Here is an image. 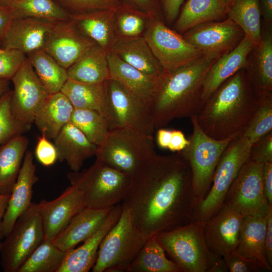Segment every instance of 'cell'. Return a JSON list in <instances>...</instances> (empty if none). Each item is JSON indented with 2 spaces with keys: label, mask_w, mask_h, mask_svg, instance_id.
<instances>
[{
  "label": "cell",
  "mask_w": 272,
  "mask_h": 272,
  "mask_svg": "<svg viewBox=\"0 0 272 272\" xmlns=\"http://www.w3.org/2000/svg\"><path fill=\"white\" fill-rule=\"evenodd\" d=\"M66 251L55 246L52 241L43 239L18 272H56Z\"/></svg>",
  "instance_id": "cell-40"
},
{
  "label": "cell",
  "mask_w": 272,
  "mask_h": 272,
  "mask_svg": "<svg viewBox=\"0 0 272 272\" xmlns=\"http://www.w3.org/2000/svg\"><path fill=\"white\" fill-rule=\"evenodd\" d=\"M14 86L11 109L14 116L31 126L36 111L49 94L26 57L11 80Z\"/></svg>",
  "instance_id": "cell-15"
},
{
  "label": "cell",
  "mask_w": 272,
  "mask_h": 272,
  "mask_svg": "<svg viewBox=\"0 0 272 272\" xmlns=\"http://www.w3.org/2000/svg\"><path fill=\"white\" fill-rule=\"evenodd\" d=\"M26 56L49 94L60 92L69 79L67 69L43 49L32 51Z\"/></svg>",
  "instance_id": "cell-34"
},
{
  "label": "cell",
  "mask_w": 272,
  "mask_h": 272,
  "mask_svg": "<svg viewBox=\"0 0 272 272\" xmlns=\"http://www.w3.org/2000/svg\"><path fill=\"white\" fill-rule=\"evenodd\" d=\"M182 36L203 53L220 57L235 48L244 37L241 28L229 18L195 26Z\"/></svg>",
  "instance_id": "cell-14"
},
{
  "label": "cell",
  "mask_w": 272,
  "mask_h": 272,
  "mask_svg": "<svg viewBox=\"0 0 272 272\" xmlns=\"http://www.w3.org/2000/svg\"><path fill=\"white\" fill-rule=\"evenodd\" d=\"M1 243V265L4 272H18L44 239L38 205L32 203Z\"/></svg>",
  "instance_id": "cell-11"
},
{
  "label": "cell",
  "mask_w": 272,
  "mask_h": 272,
  "mask_svg": "<svg viewBox=\"0 0 272 272\" xmlns=\"http://www.w3.org/2000/svg\"><path fill=\"white\" fill-rule=\"evenodd\" d=\"M219 57L204 53L178 68L162 71L148 104L155 129L167 125L175 118L197 115L204 104L205 78Z\"/></svg>",
  "instance_id": "cell-2"
},
{
  "label": "cell",
  "mask_w": 272,
  "mask_h": 272,
  "mask_svg": "<svg viewBox=\"0 0 272 272\" xmlns=\"http://www.w3.org/2000/svg\"><path fill=\"white\" fill-rule=\"evenodd\" d=\"M122 206L119 219L100 245L93 272H126L149 238L135 226L129 209Z\"/></svg>",
  "instance_id": "cell-6"
},
{
  "label": "cell",
  "mask_w": 272,
  "mask_h": 272,
  "mask_svg": "<svg viewBox=\"0 0 272 272\" xmlns=\"http://www.w3.org/2000/svg\"><path fill=\"white\" fill-rule=\"evenodd\" d=\"M172 134V130L160 128L157 132L156 141L158 146L164 149H167Z\"/></svg>",
  "instance_id": "cell-55"
},
{
  "label": "cell",
  "mask_w": 272,
  "mask_h": 272,
  "mask_svg": "<svg viewBox=\"0 0 272 272\" xmlns=\"http://www.w3.org/2000/svg\"><path fill=\"white\" fill-rule=\"evenodd\" d=\"M266 231L265 238V255L266 260L272 266V205L266 215Z\"/></svg>",
  "instance_id": "cell-52"
},
{
  "label": "cell",
  "mask_w": 272,
  "mask_h": 272,
  "mask_svg": "<svg viewBox=\"0 0 272 272\" xmlns=\"http://www.w3.org/2000/svg\"><path fill=\"white\" fill-rule=\"evenodd\" d=\"M12 90H10L0 99V145L12 138L27 132L31 126L17 119L12 113L11 100Z\"/></svg>",
  "instance_id": "cell-43"
},
{
  "label": "cell",
  "mask_w": 272,
  "mask_h": 272,
  "mask_svg": "<svg viewBox=\"0 0 272 272\" xmlns=\"http://www.w3.org/2000/svg\"><path fill=\"white\" fill-rule=\"evenodd\" d=\"M126 272H183L165 252L154 236L146 241Z\"/></svg>",
  "instance_id": "cell-35"
},
{
  "label": "cell",
  "mask_w": 272,
  "mask_h": 272,
  "mask_svg": "<svg viewBox=\"0 0 272 272\" xmlns=\"http://www.w3.org/2000/svg\"><path fill=\"white\" fill-rule=\"evenodd\" d=\"M104 87L101 113L109 130L131 128L153 135L155 128L147 105L114 80H107Z\"/></svg>",
  "instance_id": "cell-10"
},
{
  "label": "cell",
  "mask_w": 272,
  "mask_h": 272,
  "mask_svg": "<svg viewBox=\"0 0 272 272\" xmlns=\"http://www.w3.org/2000/svg\"><path fill=\"white\" fill-rule=\"evenodd\" d=\"M251 144L242 131L231 141L216 168L209 191L196 209L194 220L206 221L223 206L230 186L249 159Z\"/></svg>",
  "instance_id": "cell-8"
},
{
  "label": "cell",
  "mask_w": 272,
  "mask_h": 272,
  "mask_svg": "<svg viewBox=\"0 0 272 272\" xmlns=\"http://www.w3.org/2000/svg\"><path fill=\"white\" fill-rule=\"evenodd\" d=\"M154 236L165 253L183 272H208L221 257L208 248L203 237L202 221L194 220Z\"/></svg>",
  "instance_id": "cell-5"
},
{
  "label": "cell",
  "mask_w": 272,
  "mask_h": 272,
  "mask_svg": "<svg viewBox=\"0 0 272 272\" xmlns=\"http://www.w3.org/2000/svg\"><path fill=\"white\" fill-rule=\"evenodd\" d=\"M74 109L69 99L61 91L49 94L37 109L34 122L41 133L48 139L53 140L71 122Z\"/></svg>",
  "instance_id": "cell-29"
},
{
  "label": "cell",
  "mask_w": 272,
  "mask_h": 272,
  "mask_svg": "<svg viewBox=\"0 0 272 272\" xmlns=\"http://www.w3.org/2000/svg\"><path fill=\"white\" fill-rule=\"evenodd\" d=\"M222 257L230 272H258L264 270L258 262L244 258L233 252Z\"/></svg>",
  "instance_id": "cell-47"
},
{
  "label": "cell",
  "mask_w": 272,
  "mask_h": 272,
  "mask_svg": "<svg viewBox=\"0 0 272 272\" xmlns=\"http://www.w3.org/2000/svg\"><path fill=\"white\" fill-rule=\"evenodd\" d=\"M14 0H0V6H10Z\"/></svg>",
  "instance_id": "cell-60"
},
{
  "label": "cell",
  "mask_w": 272,
  "mask_h": 272,
  "mask_svg": "<svg viewBox=\"0 0 272 272\" xmlns=\"http://www.w3.org/2000/svg\"><path fill=\"white\" fill-rule=\"evenodd\" d=\"M259 0H234L227 17L237 24L256 46L261 38Z\"/></svg>",
  "instance_id": "cell-36"
},
{
  "label": "cell",
  "mask_w": 272,
  "mask_h": 272,
  "mask_svg": "<svg viewBox=\"0 0 272 272\" xmlns=\"http://www.w3.org/2000/svg\"><path fill=\"white\" fill-rule=\"evenodd\" d=\"M29 140L23 134L0 145V194H10L16 181Z\"/></svg>",
  "instance_id": "cell-32"
},
{
  "label": "cell",
  "mask_w": 272,
  "mask_h": 272,
  "mask_svg": "<svg viewBox=\"0 0 272 272\" xmlns=\"http://www.w3.org/2000/svg\"><path fill=\"white\" fill-rule=\"evenodd\" d=\"M96 44L69 20L53 23L42 49L67 69Z\"/></svg>",
  "instance_id": "cell-16"
},
{
  "label": "cell",
  "mask_w": 272,
  "mask_h": 272,
  "mask_svg": "<svg viewBox=\"0 0 272 272\" xmlns=\"http://www.w3.org/2000/svg\"><path fill=\"white\" fill-rule=\"evenodd\" d=\"M254 47L253 42L244 35L235 48L219 57L212 64L203 83L202 99L204 103L224 82L246 68L248 56Z\"/></svg>",
  "instance_id": "cell-22"
},
{
  "label": "cell",
  "mask_w": 272,
  "mask_h": 272,
  "mask_svg": "<svg viewBox=\"0 0 272 272\" xmlns=\"http://www.w3.org/2000/svg\"><path fill=\"white\" fill-rule=\"evenodd\" d=\"M54 22L33 18L12 19L1 40L2 48L18 50L26 55L42 49Z\"/></svg>",
  "instance_id": "cell-21"
},
{
  "label": "cell",
  "mask_w": 272,
  "mask_h": 272,
  "mask_svg": "<svg viewBox=\"0 0 272 272\" xmlns=\"http://www.w3.org/2000/svg\"><path fill=\"white\" fill-rule=\"evenodd\" d=\"M147 13L152 18L164 20L160 0H122Z\"/></svg>",
  "instance_id": "cell-49"
},
{
  "label": "cell",
  "mask_w": 272,
  "mask_h": 272,
  "mask_svg": "<svg viewBox=\"0 0 272 272\" xmlns=\"http://www.w3.org/2000/svg\"><path fill=\"white\" fill-rule=\"evenodd\" d=\"M245 72L256 95L272 92V34L271 30L262 32L259 43L251 51Z\"/></svg>",
  "instance_id": "cell-27"
},
{
  "label": "cell",
  "mask_w": 272,
  "mask_h": 272,
  "mask_svg": "<svg viewBox=\"0 0 272 272\" xmlns=\"http://www.w3.org/2000/svg\"><path fill=\"white\" fill-rule=\"evenodd\" d=\"M112 208L97 209L85 207L55 237L52 241L53 244L63 251L75 248L100 227Z\"/></svg>",
  "instance_id": "cell-25"
},
{
  "label": "cell",
  "mask_w": 272,
  "mask_h": 272,
  "mask_svg": "<svg viewBox=\"0 0 272 272\" xmlns=\"http://www.w3.org/2000/svg\"><path fill=\"white\" fill-rule=\"evenodd\" d=\"M261 14L265 22L271 26L272 24V0H259Z\"/></svg>",
  "instance_id": "cell-56"
},
{
  "label": "cell",
  "mask_w": 272,
  "mask_h": 272,
  "mask_svg": "<svg viewBox=\"0 0 272 272\" xmlns=\"http://www.w3.org/2000/svg\"><path fill=\"white\" fill-rule=\"evenodd\" d=\"M4 49L2 48L1 41H0V54L4 51Z\"/></svg>",
  "instance_id": "cell-62"
},
{
  "label": "cell",
  "mask_w": 272,
  "mask_h": 272,
  "mask_svg": "<svg viewBox=\"0 0 272 272\" xmlns=\"http://www.w3.org/2000/svg\"><path fill=\"white\" fill-rule=\"evenodd\" d=\"M243 217L223 204L209 219L202 221L204 239L212 253L222 257L235 250Z\"/></svg>",
  "instance_id": "cell-18"
},
{
  "label": "cell",
  "mask_w": 272,
  "mask_h": 272,
  "mask_svg": "<svg viewBox=\"0 0 272 272\" xmlns=\"http://www.w3.org/2000/svg\"><path fill=\"white\" fill-rule=\"evenodd\" d=\"M262 183L265 196L269 205H272V162L263 164Z\"/></svg>",
  "instance_id": "cell-51"
},
{
  "label": "cell",
  "mask_w": 272,
  "mask_h": 272,
  "mask_svg": "<svg viewBox=\"0 0 272 272\" xmlns=\"http://www.w3.org/2000/svg\"><path fill=\"white\" fill-rule=\"evenodd\" d=\"M115 9L70 15V20L108 53L112 51L117 39L114 24Z\"/></svg>",
  "instance_id": "cell-26"
},
{
  "label": "cell",
  "mask_w": 272,
  "mask_h": 272,
  "mask_svg": "<svg viewBox=\"0 0 272 272\" xmlns=\"http://www.w3.org/2000/svg\"><path fill=\"white\" fill-rule=\"evenodd\" d=\"M249 159L261 164L272 162V131L251 144Z\"/></svg>",
  "instance_id": "cell-46"
},
{
  "label": "cell",
  "mask_w": 272,
  "mask_h": 272,
  "mask_svg": "<svg viewBox=\"0 0 272 272\" xmlns=\"http://www.w3.org/2000/svg\"><path fill=\"white\" fill-rule=\"evenodd\" d=\"M263 164L248 159L230 186L224 205L244 216L266 214L271 205L262 186Z\"/></svg>",
  "instance_id": "cell-13"
},
{
  "label": "cell",
  "mask_w": 272,
  "mask_h": 272,
  "mask_svg": "<svg viewBox=\"0 0 272 272\" xmlns=\"http://www.w3.org/2000/svg\"><path fill=\"white\" fill-rule=\"evenodd\" d=\"M190 118L192 133L189 139V145L181 152L189 163L192 185L199 205L209 191L216 168L223 153L237 134L224 140H215L200 128L196 115Z\"/></svg>",
  "instance_id": "cell-9"
},
{
  "label": "cell",
  "mask_w": 272,
  "mask_h": 272,
  "mask_svg": "<svg viewBox=\"0 0 272 272\" xmlns=\"http://www.w3.org/2000/svg\"><path fill=\"white\" fill-rule=\"evenodd\" d=\"M156 153L153 135L121 128L109 131L95 156L96 160L132 177Z\"/></svg>",
  "instance_id": "cell-7"
},
{
  "label": "cell",
  "mask_w": 272,
  "mask_h": 272,
  "mask_svg": "<svg viewBox=\"0 0 272 272\" xmlns=\"http://www.w3.org/2000/svg\"><path fill=\"white\" fill-rule=\"evenodd\" d=\"M35 172L33 153L27 150L2 220V231L4 237L10 232L19 217L32 204L33 187L38 180Z\"/></svg>",
  "instance_id": "cell-19"
},
{
  "label": "cell",
  "mask_w": 272,
  "mask_h": 272,
  "mask_svg": "<svg viewBox=\"0 0 272 272\" xmlns=\"http://www.w3.org/2000/svg\"><path fill=\"white\" fill-rule=\"evenodd\" d=\"M112 51L125 62L148 75L157 77L163 71L143 36L117 37Z\"/></svg>",
  "instance_id": "cell-30"
},
{
  "label": "cell",
  "mask_w": 272,
  "mask_h": 272,
  "mask_svg": "<svg viewBox=\"0 0 272 272\" xmlns=\"http://www.w3.org/2000/svg\"><path fill=\"white\" fill-rule=\"evenodd\" d=\"M69 79L90 84L103 83L110 78L107 53L96 44L67 69Z\"/></svg>",
  "instance_id": "cell-33"
},
{
  "label": "cell",
  "mask_w": 272,
  "mask_h": 272,
  "mask_svg": "<svg viewBox=\"0 0 272 272\" xmlns=\"http://www.w3.org/2000/svg\"><path fill=\"white\" fill-rule=\"evenodd\" d=\"M272 131V92L258 96L254 115L242 133L252 144Z\"/></svg>",
  "instance_id": "cell-42"
},
{
  "label": "cell",
  "mask_w": 272,
  "mask_h": 272,
  "mask_svg": "<svg viewBox=\"0 0 272 272\" xmlns=\"http://www.w3.org/2000/svg\"><path fill=\"white\" fill-rule=\"evenodd\" d=\"M225 0H187L175 21L174 30L183 34L199 24L227 17Z\"/></svg>",
  "instance_id": "cell-31"
},
{
  "label": "cell",
  "mask_w": 272,
  "mask_h": 272,
  "mask_svg": "<svg viewBox=\"0 0 272 272\" xmlns=\"http://www.w3.org/2000/svg\"><path fill=\"white\" fill-rule=\"evenodd\" d=\"M1 243L0 242V249H1Z\"/></svg>",
  "instance_id": "cell-63"
},
{
  "label": "cell",
  "mask_w": 272,
  "mask_h": 272,
  "mask_svg": "<svg viewBox=\"0 0 272 272\" xmlns=\"http://www.w3.org/2000/svg\"><path fill=\"white\" fill-rule=\"evenodd\" d=\"M26 57L25 54L18 50H4L0 54V79L11 80Z\"/></svg>",
  "instance_id": "cell-45"
},
{
  "label": "cell",
  "mask_w": 272,
  "mask_h": 272,
  "mask_svg": "<svg viewBox=\"0 0 272 272\" xmlns=\"http://www.w3.org/2000/svg\"><path fill=\"white\" fill-rule=\"evenodd\" d=\"M13 19L10 6H0V41Z\"/></svg>",
  "instance_id": "cell-54"
},
{
  "label": "cell",
  "mask_w": 272,
  "mask_h": 272,
  "mask_svg": "<svg viewBox=\"0 0 272 272\" xmlns=\"http://www.w3.org/2000/svg\"><path fill=\"white\" fill-rule=\"evenodd\" d=\"M70 15L116 8L121 0H55Z\"/></svg>",
  "instance_id": "cell-44"
},
{
  "label": "cell",
  "mask_w": 272,
  "mask_h": 272,
  "mask_svg": "<svg viewBox=\"0 0 272 272\" xmlns=\"http://www.w3.org/2000/svg\"><path fill=\"white\" fill-rule=\"evenodd\" d=\"M122 204L111 209L100 227L81 246L65 252L63 260L56 272H88L94 266L100 245L104 237L119 219Z\"/></svg>",
  "instance_id": "cell-20"
},
{
  "label": "cell",
  "mask_w": 272,
  "mask_h": 272,
  "mask_svg": "<svg viewBox=\"0 0 272 272\" xmlns=\"http://www.w3.org/2000/svg\"><path fill=\"white\" fill-rule=\"evenodd\" d=\"M266 215L244 216L238 242L233 252L258 262L264 271H271L272 266L267 262L265 255Z\"/></svg>",
  "instance_id": "cell-23"
},
{
  "label": "cell",
  "mask_w": 272,
  "mask_h": 272,
  "mask_svg": "<svg viewBox=\"0 0 272 272\" xmlns=\"http://www.w3.org/2000/svg\"><path fill=\"white\" fill-rule=\"evenodd\" d=\"M143 36L163 70L176 69L204 54L162 19L152 18Z\"/></svg>",
  "instance_id": "cell-12"
},
{
  "label": "cell",
  "mask_w": 272,
  "mask_h": 272,
  "mask_svg": "<svg viewBox=\"0 0 272 272\" xmlns=\"http://www.w3.org/2000/svg\"><path fill=\"white\" fill-rule=\"evenodd\" d=\"M107 58L109 79L120 84L148 107L158 76H150L140 71L122 60L112 51L107 53Z\"/></svg>",
  "instance_id": "cell-28"
},
{
  "label": "cell",
  "mask_w": 272,
  "mask_h": 272,
  "mask_svg": "<svg viewBox=\"0 0 272 272\" xmlns=\"http://www.w3.org/2000/svg\"><path fill=\"white\" fill-rule=\"evenodd\" d=\"M37 205L43 224L44 239L50 241L86 207L83 193L72 185L55 199H43Z\"/></svg>",
  "instance_id": "cell-17"
},
{
  "label": "cell",
  "mask_w": 272,
  "mask_h": 272,
  "mask_svg": "<svg viewBox=\"0 0 272 272\" xmlns=\"http://www.w3.org/2000/svg\"><path fill=\"white\" fill-rule=\"evenodd\" d=\"M53 140L57 160L65 161L72 171H79L86 160L95 156L98 148L71 122Z\"/></svg>",
  "instance_id": "cell-24"
},
{
  "label": "cell",
  "mask_w": 272,
  "mask_h": 272,
  "mask_svg": "<svg viewBox=\"0 0 272 272\" xmlns=\"http://www.w3.org/2000/svg\"><path fill=\"white\" fill-rule=\"evenodd\" d=\"M189 144L183 133L179 130H172L171 137L167 149L173 152L183 151Z\"/></svg>",
  "instance_id": "cell-53"
},
{
  "label": "cell",
  "mask_w": 272,
  "mask_h": 272,
  "mask_svg": "<svg viewBox=\"0 0 272 272\" xmlns=\"http://www.w3.org/2000/svg\"><path fill=\"white\" fill-rule=\"evenodd\" d=\"M233 1H234V0H225V2L226 3V4L227 5V7H228V9L230 7V6L232 4Z\"/></svg>",
  "instance_id": "cell-61"
},
{
  "label": "cell",
  "mask_w": 272,
  "mask_h": 272,
  "mask_svg": "<svg viewBox=\"0 0 272 272\" xmlns=\"http://www.w3.org/2000/svg\"><path fill=\"white\" fill-rule=\"evenodd\" d=\"M71 122L98 147L105 142L110 131L103 115L94 110L74 108Z\"/></svg>",
  "instance_id": "cell-41"
},
{
  "label": "cell",
  "mask_w": 272,
  "mask_h": 272,
  "mask_svg": "<svg viewBox=\"0 0 272 272\" xmlns=\"http://www.w3.org/2000/svg\"><path fill=\"white\" fill-rule=\"evenodd\" d=\"M183 1L184 0H160L164 21L169 24L175 22Z\"/></svg>",
  "instance_id": "cell-50"
},
{
  "label": "cell",
  "mask_w": 272,
  "mask_h": 272,
  "mask_svg": "<svg viewBox=\"0 0 272 272\" xmlns=\"http://www.w3.org/2000/svg\"><path fill=\"white\" fill-rule=\"evenodd\" d=\"M60 91L74 108L94 110L101 113L105 93L104 83L90 84L69 79Z\"/></svg>",
  "instance_id": "cell-38"
},
{
  "label": "cell",
  "mask_w": 272,
  "mask_h": 272,
  "mask_svg": "<svg viewBox=\"0 0 272 272\" xmlns=\"http://www.w3.org/2000/svg\"><path fill=\"white\" fill-rule=\"evenodd\" d=\"M121 1H122V0H121Z\"/></svg>",
  "instance_id": "cell-64"
},
{
  "label": "cell",
  "mask_w": 272,
  "mask_h": 272,
  "mask_svg": "<svg viewBox=\"0 0 272 272\" xmlns=\"http://www.w3.org/2000/svg\"><path fill=\"white\" fill-rule=\"evenodd\" d=\"M152 18L147 13L124 1L115 9L114 24L117 37L143 36Z\"/></svg>",
  "instance_id": "cell-37"
},
{
  "label": "cell",
  "mask_w": 272,
  "mask_h": 272,
  "mask_svg": "<svg viewBox=\"0 0 272 272\" xmlns=\"http://www.w3.org/2000/svg\"><path fill=\"white\" fill-rule=\"evenodd\" d=\"M10 90V80L0 79V99Z\"/></svg>",
  "instance_id": "cell-59"
},
{
  "label": "cell",
  "mask_w": 272,
  "mask_h": 272,
  "mask_svg": "<svg viewBox=\"0 0 272 272\" xmlns=\"http://www.w3.org/2000/svg\"><path fill=\"white\" fill-rule=\"evenodd\" d=\"M258 96L243 70L224 82L206 100L196 115L200 128L208 136L222 140L242 131L252 119Z\"/></svg>",
  "instance_id": "cell-3"
},
{
  "label": "cell",
  "mask_w": 272,
  "mask_h": 272,
  "mask_svg": "<svg viewBox=\"0 0 272 272\" xmlns=\"http://www.w3.org/2000/svg\"><path fill=\"white\" fill-rule=\"evenodd\" d=\"M228 268L223 257L219 258L208 272H227Z\"/></svg>",
  "instance_id": "cell-58"
},
{
  "label": "cell",
  "mask_w": 272,
  "mask_h": 272,
  "mask_svg": "<svg viewBox=\"0 0 272 272\" xmlns=\"http://www.w3.org/2000/svg\"><path fill=\"white\" fill-rule=\"evenodd\" d=\"M35 152L37 159L43 166H51L57 160L54 145L43 133L38 138Z\"/></svg>",
  "instance_id": "cell-48"
},
{
  "label": "cell",
  "mask_w": 272,
  "mask_h": 272,
  "mask_svg": "<svg viewBox=\"0 0 272 272\" xmlns=\"http://www.w3.org/2000/svg\"><path fill=\"white\" fill-rule=\"evenodd\" d=\"M10 194H0V240L4 238L2 231V220L7 209Z\"/></svg>",
  "instance_id": "cell-57"
},
{
  "label": "cell",
  "mask_w": 272,
  "mask_h": 272,
  "mask_svg": "<svg viewBox=\"0 0 272 272\" xmlns=\"http://www.w3.org/2000/svg\"><path fill=\"white\" fill-rule=\"evenodd\" d=\"M122 205L146 236L185 225L194 221L198 205L188 162L181 152L156 153L132 177Z\"/></svg>",
  "instance_id": "cell-1"
},
{
  "label": "cell",
  "mask_w": 272,
  "mask_h": 272,
  "mask_svg": "<svg viewBox=\"0 0 272 272\" xmlns=\"http://www.w3.org/2000/svg\"><path fill=\"white\" fill-rule=\"evenodd\" d=\"M67 178L71 185L83 194L86 208L105 209L122 201L130 186L132 177L96 160L81 171H71Z\"/></svg>",
  "instance_id": "cell-4"
},
{
  "label": "cell",
  "mask_w": 272,
  "mask_h": 272,
  "mask_svg": "<svg viewBox=\"0 0 272 272\" xmlns=\"http://www.w3.org/2000/svg\"><path fill=\"white\" fill-rule=\"evenodd\" d=\"M13 19L33 18L50 21H67L70 16L55 0H14Z\"/></svg>",
  "instance_id": "cell-39"
}]
</instances>
